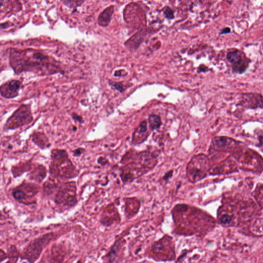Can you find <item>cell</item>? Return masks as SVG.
Listing matches in <instances>:
<instances>
[{"instance_id": "1", "label": "cell", "mask_w": 263, "mask_h": 263, "mask_svg": "<svg viewBox=\"0 0 263 263\" xmlns=\"http://www.w3.org/2000/svg\"><path fill=\"white\" fill-rule=\"evenodd\" d=\"M9 64L17 75L23 72H32L40 76L64 73L54 58L36 49L12 48L10 52Z\"/></svg>"}, {"instance_id": "2", "label": "cell", "mask_w": 263, "mask_h": 263, "mask_svg": "<svg viewBox=\"0 0 263 263\" xmlns=\"http://www.w3.org/2000/svg\"><path fill=\"white\" fill-rule=\"evenodd\" d=\"M49 173L54 178L72 179L77 177L79 171L68 157L65 150L55 148L51 151Z\"/></svg>"}, {"instance_id": "3", "label": "cell", "mask_w": 263, "mask_h": 263, "mask_svg": "<svg viewBox=\"0 0 263 263\" xmlns=\"http://www.w3.org/2000/svg\"><path fill=\"white\" fill-rule=\"evenodd\" d=\"M59 235L55 232L46 233L29 241L20 252V258L28 263H35L40 257L44 249L56 240Z\"/></svg>"}, {"instance_id": "4", "label": "cell", "mask_w": 263, "mask_h": 263, "mask_svg": "<svg viewBox=\"0 0 263 263\" xmlns=\"http://www.w3.org/2000/svg\"><path fill=\"white\" fill-rule=\"evenodd\" d=\"M34 120L30 104H22L9 117L4 130H14L29 125Z\"/></svg>"}, {"instance_id": "5", "label": "cell", "mask_w": 263, "mask_h": 263, "mask_svg": "<svg viewBox=\"0 0 263 263\" xmlns=\"http://www.w3.org/2000/svg\"><path fill=\"white\" fill-rule=\"evenodd\" d=\"M54 197L56 204L66 209L76 206L78 202L77 186L75 181L65 182L59 186Z\"/></svg>"}, {"instance_id": "6", "label": "cell", "mask_w": 263, "mask_h": 263, "mask_svg": "<svg viewBox=\"0 0 263 263\" xmlns=\"http://www.w3.org/2000/svg\"><path fill=\"white\" fill-rule=\"evenodd\" d=\"M226 59L231 65L233 74L242 75L246 72L251 60L243 51L238 48H231L226 54Z\"/></svg>"}, {"instance_id": "7", "label": "cell", "mask_w": 263, "mask_h": 263, "mask_svg": "<svg viewBox=\"0 0 263 263\" xmlns=\"http://www.w3.org/2000/svg\"><path fill=\"white\" fill-rule=\"evenodd\" d=\"M39 191V186L37 185L24 181L12 190V196L21 204L29 205L36 202L35 197Z\"/></svg>"}, {"instance_id": "8", "label": "cell", "mask_w": 263, "mask_h": 263, "mask_svg": "<svg viewBox=\"0 0 263 263\" xmlns=\"http://www.w3.org/2000/svg\"><path fill=\"white\" fill-rule=\"evenodd\" d=\"M238 105L250 109H263V95L252 92L243 93L241 95Z\"/></svg>"}, {"instance_id": "9", "label": "cell", "mask_w": 263, "mask_h": 263, "mask_svg": "<svg viewBox=\"0 0 263 263\" xmlns=\"http://www.w3.org/2000/svg\"><path fill=\"white\" fill-rule=\"evenodd\" d=\"M66 255V248L62 243L55 244L49 249L43 263H63Z\"/></svg>"}, {"instance_id": "10", "label": "cell", "mask_w": 263, "mask_h": 263, "mask_svg": "<svg viewBox=\"0 0 263 263\" xmlns=\"http://www.w3.org/2000/svg\"><path fill=\"white\" fill-rule=\"evenodd\" d=\"M22 83L19 80L12 79L3 83L1 85L0 93L5 99H13L18 96L22 88Z\"/></svg>"}, {"instance_id": "11", "label": "cell", "mask_w": 263, "mask_h": 263, "mask_svg": "<svg viewBox=\"0 0 263 263\" xmlns=\"http://www.w3.org/2000/svg\"><path fill=\"white\" fill-rule=\"evenodd\" d=\"M28 176L30 179L40 184L44 181L47 176L46 168L42 165H34Z\"/></svg>"}, {"instance_id": "12", "label": "cell", "mask_w": 263, "mask_h": 263, "mask_svg": "<svg viewBox=\"0 0 263 263\" xmlns=\"http://www.w3.org/2000/svg\"><path fill=\"white\" fill-rule=\"evenodd\" d=\"M32 139L35 145L41 150H44L51 147L49 139L44 133L41 132H34L32 134Z\"/></svg>"}, {"instance_id": "13", "label": "cell", "mask_w": 263, "mask_h": 263, "mask_svg": "<svg viewBox=\"0 0 263 263\" xmlns=\"http://www.w3.org/2000/svg\"><path fill=\"white\" fill-rule=\"evenodd\" d=\"M114 12V6L110 5L101 12L97 18V23L101 27L108 26L111 21L112 17Z\"/></svg>"}, {"instance_id": "14", "label": "cell", "mask_w": 263, "mask_h": 263, "mask_svg": "<svg viewBox=\"0 0 263 263\" xmlns=\"http://www.w3.org/2000/svg\"><path fill=\"white\" fill-rule=\"evenodd\" d=\"M31 161H26L25 162H20L19 164L13 165L12 168V172L15 178L20 177L23 174L31 171L34 166Z\"/></svg>"}, {"instance_id": "15", "label": "cell", "mask_w": 263, "mask_h": 263, "mask_svg": "<svg viewBox=\"0 0 263 263\" xmlns=\"http://www.w3.org/2000/svg\"><path fill=\"white\" fill-rule=\"evenodd\" d=\"M145 38V34L142 31L137 32L133 36H132L127 42L125 43L127 47L131 49H136L141 43Z\"/></svg>"}, {"instance_id": "16", "label": "cell", "mask_w": 263, "mask_h": 263, "mask_svg": "<svg viewBox=\"0 0 263 263\" xmlns=\"http://www.w3.org/2000/svg\"><path fill=\"white\" fill-rule=\"evenodd\" d=\"M8 260L5 263H17L20 258V252L17 247L14 245H11L6 250Z\"/></svg>"}, {"instance_id": "17", "label": "cell", "mask_w": 263, "mask_h": 263, "mask_svg": "<svg viewBox=\"0 0 263 263\" xmlns=\"http://www.w3.org/2000/svg\"><path fill=\"white\" fill-rule=\"evenodd\" d=\"M63 4L69 9H73L72 13L74 14L77 10V8L80 7L85 1H75V0H64L62 1Z\"/></svg>"}, {"instance_id": "18", "label": "cell", "mask_w": 263, "mask_h": 263, "mask_svg": "<svg viewBox=\"0 0 263 263\" xmlns=\"http://www.w3.org/2000/svg\"><path fill=\"white\" fill-rule=\"evenodd\" d=\"M214 144L218 148H225L232 145L231 139L226 137H216L214 139Z\"/></svg>"}, {"instance_id": "19", "label": "cell", "mask_w": 263, "mask_h": 263, "mask_svg": "<svg viewBox=\"0 0 263 263\" xmlns=\"http://www.w3.org/2000/svg\"><path fill=\"white\" fill-rule=\"evenodd\" d=\"M148 121L152 129L156 130L161 125V120L160 116L157 115H151L148 117Z\"/></svg>"}, {"instance_id": "20", "label": "cell", "mask_w": 263, "mask_h": 263, "mask_svg": "<svg viewBox=\"0 0 263 263\" xmlns=\"http://www.w3.org/2000/svg\"><path fill=\"white\" fill-rule=\"evenodd\" d=\"M109 85H110V86L114 88L115 89L117 90L120 93H122L123 91H125V85L121 82H115V81H110V80L109 81Z\"/></svg>"}, {"instance_id": "21", "label": "cell", "mask_w": 263, "mask_h": 263, "mask_svg": "<svg viewBox=\"0 0 263 263\" xmlns=\"http://www.w3.org/2000/svg\"><path fill=\"white\" fill-rule=\"evenodd\" d=\"M164 13L165 18L167 19H172L174 18V12L170 7H167L165 8Z\"/></svg>"}, {"instance_id": "22", "label": "cell", "mask_w": 263, "mask_h": 263, "mask_svg": "<svg viewBox=\"0 0 263 263\" xmlns=\"http://www.w3.org/2000/svg\"><path fill=\"white\" fill-rule=\"evenodd\" d=\"M71 116H72V118L73 120L75 121V122H78L81 123V124L84 123V120L83 119L82 117L80 116L79 115H78L77 113H72V114L71 115Z\"/></svg>"}, {"instance_id": "23", "label": "cell", "mask_w": 263, "mask_h": 263, "mask_svg": "<svg viewBox=\"0 0 263 263\" xmlns=\"http://www.w3.org/2000/svg\"><path fill=\"white\" fill-rule=\"evenodd\" d=\"M139 131L141 133H145L147 130V122L145 121H143L140 123L138 127Z\"/></svg>"}, {"instance_id": "24", "label": "cell", "mask_w": 263, "mask_h": 263, "mask_svg": "<svg viewBox=\"0 0 263 263\" xmlns=\"http://www.w3.org/2000/svg\"><path fill=\"white\" fill-rule=\"evenodd\" d=\"M13 25H14V24L12 23L7 21V22H4V23L1 24L0 28L1 30H3V29H7L12 27V26Z\"/></svg>"}, {"instance_id": "25", "label": "cell", "mask_w": 263, "mask_h": 263, "mask_svg": "<svg viewBox=\"0 0 263 263\" xmlns=\"http://www.w3.org/2000/svg\"><path fill=\"white\" fill-rule=\"evenodd\" d=\"M85 151V148H79L74 151L73 155L76 157H79L80 156H81Z\"/></svg>"}, {"instance_id": "26", "label": "cell", "mask_w": 263, "mask_h": 263, "mask_svg": "<svg viewBox=\"0 0 263 263\" xmlns=\"http://www.w3.org/2000/svg\"><path fill=\"white\" fill-rule=\"evenodd\" d=\"M8 258V256L6 252H5L3 250L1 249L0 251V259H1V263H2V261H5Z\"/></svg>"}, {"instance_id": "27", "label": "cell", "mask_w": 263, "mask_h": 263, "mask_svg": "<svg viewBox=\"0 0 263 263\" xmlns=\"http://www.w3.org/2000/svg\"><path fill=\"white\" fill-rule=\"evenodd\" d=\"M231 32V28L229 27H226L222 29L220 32H219V35H226V34H229Z\"/></svg>"}, {"instance_id": "28", "label": "cell", "mask_w": 263, "mask_h": 263, "mask_svg": "<svg viewBox=\"0 0 263 263\" xmlns=\"http://www.w3.org/2000/svg\"><path fill=\"white\" fill-rule=\"evenodd\" d=\"M198 69L200 70V72H206L208 71V68L204 65H201Z\"/></svg>"}, {"instance_id": "29", "label": "cell", "mask_w": 263, "mask_h": 263, "mask_svg": "<svg viewBox=\"0 0 263 263\" xmlns=\"http://www.w3.org/2000/svg\"><path fill=\"white\" fill-rule=\"evenodd\" d=\"M122 71H122V70L115 71V73H114V76L115 77H122L123 76L122 75Z\"/></svg>"}, {"instance_id": "30", "label": "cell", "mask_w": 263, "mask_h": 263, "mask_svg": "<svg viewBox=\"0 0 263 263\" xmlns=\"http://www.w3.org/2000/svg\"><path fill=\"white\" fill-rule=\"evenodd\" d=\"M258 194H260V197L263 198V186H261L258 189Z\"/></svg>"}, {"instance_id": "31", "label": "cell", "mask_w": 263, "mask_h": 263, "mask_svg": "<svg viewBox=\"0 0 263 263\" xmlns=\"http://www.w3.org/2000/svg\"><path fill=\"white\" fill-rule=\"evenodd\" d=\"M172 172H173L172 171L168 172L167 174H166V175L164 177V179H168L169 177H170L172 175Z\"/></svg>"}, {"instance_id": "32", "label": "cell", "mask_w": 263, "mask_h": 263, "mask_svg": "<svg viewBox=\"0 0 263 263\" xmlns=\"http://www.w3.org/2000/svg\"><path fill=\"white\" fill-rule=\"evenodd\" d=\"M73 131H75L77 130V128H76V127H73Z\"/></svg>"}]
</instances>
